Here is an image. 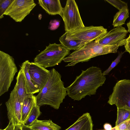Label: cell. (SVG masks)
<instances>
[{"mask_svg":"<svg viewBox=\"0 0 130 130\" xmlns=\"http://www.w3.org/2000/svg\"><path fill=\"white\" fill-rule=\"evenodd\" d=\"M82 71L81 74L66 88L67 95L74 101L80 100L87 95H95L106 80L99 68L92 66Z\"/></svg>","mask_w":130,"mask_h":130,"instance_id":"cell-1","label":"cell"},{"mask_svg":"<svg viewBox=\"0 0 130 130\" xmlns=\"http://www.w3.org/2000/svg\"><path fill=\"white\" fill-rule=\"evenodd\" d=\"M61 76L55 69L50 70L48 80L36 96L37 104L40 107L49 105L58 109L67 95L66 88L61 80Z\"/></svg>","mask_w":130,"mask_h":130,"instance_id":"cell-2","label":"cell"},{"mask_svg":"<svg viewBox=\"0 0 130 130\" xmlns=\"http://www.w3.org/2000/svg\"><path fill=\"white\" fill-rule=\"evenodd\" d=\"M126 43L125 39L116 44L103 45L99 44L96 40L90 42L75 51L63 61L65 62H70L65 67L73 66L79 62L88 61L96 56L116 53L119 47L124 45Z\"/></svg>","mask_w":130,"mask_h":130,"instance_id":"cell-3","label":"cell"},{"mask_svg":"<svg viewBox=\"0 0 130 130\" xmlns=\"http://www.w3.org/2000/svg\"><path fill=\"white\" fill-rule=\"evenodd\" d=\"M70 54V50L61 44L49 43L36 55L33 62L45 68L52 67L58 65Z\"/></svg>","mask_w":130,"mask_h":130,"instance_id":"cell-4","label":"cell"},{"mask_svg":"<svg viewBox=\"0 0 130 130\" xmlns=\"http://www.w3.org/2000/svg\"><path fill=\"white\" fill-rule=\"evenodd\" d=\"M17 71V68L13 57L0 51V96L8 91Z\"/></svg>","mask_w":130,"mask_h":130,"instance_id":"cell-5","label":"cell"},{"mask_svg":"<svg viewBox=\"0 0 130 130\" xmlns=\"http://www.w3.org/2000/svg\"><path fill=\"white\" fill-rule=\"evenodd\" d=\"M66 32L73 31L84 27L77 5L74 0H68L63 8L61 17Z\"/></svg>","mask_w":130,"mask_h":130,"instance_id":"cell-6","label":"cell"},{"mask_svg":"<svg viewBox=\"0 0 130 130\" xmlns=\"http://www.w3.org/2000/svg\"><path fill=\"white\" fill-rule=\"evenodd\" d=\"M108 103L115 105L117 108H130V80H121L116 84Z\"/></svg>","mask_w":130,"mask_h":130,"instance_id":"cell-7","label":"cell"},{"mask_svg":"<svg viewBox=\"0 0 130 130\" xmlns=\"http://www.w3.org/2000/svg\"><path fill=\"white\" fill-rule=\"evenodd\" d=\"M108 32L103 26H85L71 32H67L66 39L79 40L87 43L97 40Z\"/></svg>","mask_w":130,"mask_h":130,"instance_id":"cell-8","label":"cell"},{"mask_svg":"<svg viewBox=\"0 0 130 130\" xmlns=\"http://www.w3.org/2000/svg\"><path fill=\"white\" fill-rule=\"evenodd\" d=\"M36 5L33 0H13L4 15H8L17 22H21Z\"/></svg>","mask_w":130,"mask_h":130,"instance_id":"cell-9","label":"cell"},{"mask_svg":"<svg viewBox=\"0 0 130 130\" xmlns=\"http://www.w3.org/2000/svg\"><path fill=\"white\" fill-rule=\"evenodd\" d=\"M5 104L9 121L12 119L15 125L22 124V111L23 104L18 95L16 85L11 92L9 98L6 102Z\"/></svg>","mask_w":130,"mask_h":130,"instance_id":"cell-10","label":"cell"},{"mask_svg":"<svg viewBox=\"0 0 130 130\" xmlns=\"http://www.w3.org/2000/svg\"><path fill=\"white\" fill-rule=\"evenodd\" d=\"M28 70L33 84L40 91L46 84L50 70L34 62H30Z\"/></svg>","mask_w":130,"mask_h":130,"instance_id":"cell-11","label":"cell"},{"mask_svg":"<svg viewBox=\"0 0 130 130\" xmlns=\"http://www.w3.org/2000/svg\"><path fill=\"white\" fill-rule=\"evenodd\" d=\"M128 32L127 30L122 26L117 27L107 32L96 40L102 45H113L125 39Z\"/></svg>","mask_w":130,"mask_h":130,"instance_id":"cell-12","label":"cell"},{"mask_svg":"<svg viewBox=\"0 0 130 130\" xmlns=\"http://www.w3.org/2000/svg\"><path fill=\"white\" fill-rule=\"evenodd\" d=\"M40 6L49 15H59L61 17L63 9L59 0H39Z\"/></svg>","mask_w":130,"mask_h":130,"instance_id":"cell-13","label":"cell"},{"mask_svg":"<svg viewBox=\"0 0 130 130\" xmlns=\"http://www.w3.org/2000/svg\"><path fill=\"white\" fill-rule=\"evenodd\" d=\"M93 126L91 117L89 113L87 112L65 130H93Z\"/></svg>","mask_w":130,"mask_h":130,"instance_id":"cell-14","label":"cell"},{"mask_svg":"<svg viewBox=\"0 0 130 130\" xmlns=\"http://www.w3.org/2000/svg\"><path fill=\"white\" fill-rule=\"evenodd\" d=\"M30 62L28 60L25 61L22 64L21 68L23 70L24 75L27 94H34L39 92L40 90L35 86L31 81L28 70Z\"/></svg>","mask_w":130,"mask_h":130,"instance_id":"cell-15","label":"cell"},{"mask_svg":"<svg viewBox=\"0 0 130 130\" xmlns=\"http://www.w3.org/2000/svg\"><path fill=\"white\" fill-rule=\"evenodd\" d=\"M36 104V96L34 94H27L24 99L22 106V124L24 123L33 107Z\"/></svg>","mask_w":130,"mask_h":130,"instance_id":"cell-16","label":"cell"},{"mask_svg":"<svg viewBox=\"0 0 130 130\" xmlns=\"http://www.w3.org/2000/svg\"><path fill=\"white\" fill-rule=\"evenodd\" d=\"M34 130H59L61 127L51 120H36L30 126Z\"/></svg>","mask_w":130,"mask_h":130,"instance_id":"cell-17","label":"cell"},{"mask_svg":"<svg viewBox=\"0 0 130 130\" xmlns=\"http://www.w3.org/2000/svg\"><path fill=\"white\" fill-rule=\"evenodd\" d=\"M67 32L63 34L59 38L60 44L68 50H76L82 47L88 43L79 40L66 39Z\"/></svg>","mask_w":130,"mask_h":130,"instance_id":"cell-18","label":"cell"},{"mask_svg":"<svg viewBox=\"0 0 130 130\" xmlns=\"http://www.w3.org/2000/svg\"><path fill=\"white\" fill-rule=\"evenodd\" d=\"M16 85L18 93L23 104L24 99L27 94L25 88V83L23 72L20 68L16 77Z\"/></svg>","mask_w":130,"mask_h":130,"instance_id":"cell-19","label":"cell"},{"mask_svg":"<svg viewBox=\"0 0 130 130\" xmlns=\"http://www.w3.org/2000/svg\"><path fill=\"white\" fill-rule=\"evenodd\" d=\"M129 17L128 7H124L119 10L114 16L112 25L114 27L122 26Z\"/></svg>","mask_w":130,"mask_h":130,"instance_id":"cell-20","label":"cell"},{"mask_svg":"<svg viewBox=\"0 0 130 130\" xmlns=\"http://www.w3.org/2000/svg\"><path fill=\"white\" fill-rule=\"evenodd\" d=\"M117 117L115 123L117 126L123 122L130 119V108H117Z\"/></svg>","mask_w":130,"mask_h":130,"instance_id":"cell-21","label":"cell"},{"mask_svg":"<svg viewBox=\"0 0 130 130\" xmlns=\"http://www.w3.org/2000/svg\"><path fill=\"white\" fill-rule=\"evenodd\" d=\"M40 107L37 104L33 107L24 124L30 126L37 119L41 113L40 110Z\"/></svg>","mask_w":130,"mask_h":130,"instance_id":"cell-22","label":"cell"},{"mask_svg":"<svg viewBox=\"0 0 130 130\" xmlns=\"http://www.w3.org/2000/svg\"><path fill=\"white\" fill-rule=\"evenodd\" d=\"M13 0H0V19L4 17L5 12Z\"/></svg>","mask_w":130,"mask_h":130,"instance_id":"cell-23","label":"cell"},{"mask_svg":"<svg viewBox=\"0 0 130 130\" xmlns=\"http://www.w3.org/2000/svg\"><path fill=\"white\" fill-rule=\"evenodd\" d=\"M124 52H121L119 53L118 56L116 59L113 61L109 67L102 73L103 75L105 76L108 75L110 71L119 63L120 59Z\"/></svg>","mask_w":130,"mask_h":130,"instance_id":"cell-24","label":"cell"},{"mask_svg":"<svg viewBox=\"0 0 130 130\" xmlns=\"http://www.w3.org/2000/svg\"><path fill=\"white\" fill-rule=\"evenodd\" d=\"M107 2L118 10H120L125 7H128L127 3L121 0H106Z\"/></svg>","mask_w":130,"mask_h":130,"instance_id":"cell-25","label":"cell"},{"mask_svg":"<svg viewBox=\"0 0 130 130\" xmlns=\"http://www.w3.org/2000/svg\"><path fill=\"white\" fill-rule=\"evenodd\" d=\"M111 130H130V119L115 126Z\"/></svg>","mask_w":130,"mask_h":130,"instance_id":"cell-26","label":"cell"},{"mask_svg":"<svg viewBox=\"0 0 130 130\" xmlns=\"http://www.w3.org/2000/svg\"><path fill=\"white\" fill-rule=\"evenodd\" d=\"M60 21L57 20L51 21L49 29L52 30H54L57 29L59 26Z\"/></svg>","mask_w":130,"mask_h":130,"instance_id":"cell-27","label":"cell"},{"mask_svg":"<svg viewBox=\"0 0 130 130\" xmlns=\"http://www.w3.org/2000/svg\"><path fill=\"white\" fill-rule=\"evenodd\" d=\"M15 130H34L30 126H27L23 124L15 125Z\"/></svg>","mask_w":130,"mask_h":130,"instance_id":"cell-28","label":"cell"},{"mask_svg":"<svg viewBox=\"0 0 130 130\" xmlns=\"http://www.w3.org/2000/svg\"><path fill=\"white\" fill-rule=\"evenodd\" d=\"M15 125L13 120L9 121V123L7 126L4 129H1L0 130H15Z\"/></svg>","mask_w":130,"mask_h":130,"instance_id":"cell-29","label":"cell"},{"mask_svg":"<svg viewBox=\"0 0 130 130\" xmlns=\"http://www.w3.org/2000/svg\"><path fill=\"white\" fill-rule=\"evenodd\" d=\"M125 52H127L130 54V41L127 42L124 45Z\"/></svg>","mask_w":130,"mask_h":130,"instance_id":"cell-30","label":"cell"},{"mask_svg":"<svg viewBox=\"0 0 130 130\" xmlns=\"http://www.w3.org/2000/svg\"><path fill=\"white\" fill-rule=\"evenodd\" d=\"M103 127L105 130H111L112 128L111 125L108 123H105Z\"/></svg>","mask_w":130,"mask_h":130,"instance_id":"cell-31","label":"cell"},{"mask_svg":"<svg viewBox=\"0 0 130 130\" xmlns=\"http://www.w3.org/2000/svg\"><path fill=\"white\" fill-rule=\"evenodd\" d=\"M127 30L128 32L130 33V20L127 24Z\"/></svg>","mask_w":130,"mask_h":130,"instance_id":"cell-32","label":"cell"},{"mask_svg":"<svg viewBox=\"0 0 130 130\" xmlns=\"http://www.w3.org/2000/svg\"><path fill=\"white\" fill-rule=\"evenodd\" d=\"M126 41L127 42L130 41V34L127 38H126Z\"/></svg>","mask_w":130,"mask_h":130,"instance_id":"cell-33","label":"cell"}]
</instances>
